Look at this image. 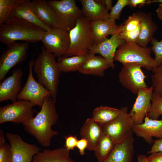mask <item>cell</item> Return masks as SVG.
<instances>
[{"label":"cell","instance_id":"1","mask_svg":"<svg viewBox=\"0 0 162 162\" xmlns=\"http://www.w3.org/2000/svg\"><path fill=\"white\" fill-rule=\"evenodd\" d=\"M56 103L51 97H46L36 116L22 124L24 130L44 147H49L52 137L58 134L57 131L52 128L56 123L58 118Z\"/></svg>","mask_w":162,"mask_h":162},{"label":"cell","instance_id":"2","mask_svg":"<svg viewBox=\"0 0 162 162\" xmlns=\"http://www.w3.org/2000/svg\"><path fill=\"white\" fill-rule=\"evenodd\" d=\"M46 31L19 18L13 17L0 27V42L8 46L18 40L37 43Z\"/></svg>","mask_w":162,"mask_h":162},{"label":"cell","instance_id":"3","mask_svg":"<svg viewBox=\"0 0 162 162\" xmlns=\"http://www.w3.org/2000/svg\"><path fill=\"white\" fill-rule=\"evenodd\" d=\"M56 56L44 47L34 61L33 70L37 76L38 82L51 93V97L56 102L60 76V70Z\"/></svg>","mask_w":162,"mask_h":162},{"label":"cell","instance_id":"4","mask_svg":"<svg viewBox=\"0 0 162 162\" xmlns=\"http://www.w3.org/2000/svg\"><path fill=\"white\" fill-rule=\"evenodd\" d=\"M90 23L84 14L78 19L75 26L69 31L70 44L64 56L86 55L88 53L95 44Z\"/></svg>","mask_w":162,"mask_h":162},{"label":"cell","instance_id":"5","mask_svg":"<svg viewBox=\"0 0 162 162\" xmlns=\"http://www.w3.org/2000/svg\"><path fill=\"white\" fill-rule=\"evenodd\" d=\"M152 52L150 47H142L136 43L126 42L117 49L114 60L123 65L134 64L152 70L156 65Z\"/></svg>","mask_w":162,"mask_h":162},{"label":"cell","instance_id":"6","mask_svg":"<svg viewBox=\"0 0 162 162\" xmlns=\"http://www.w3.org/2000/svg\"><path fill=\"white\" fill-rule=\"evenodd\" d=\"M54 12L60 28L69 31L83 13L75 0H51L47 1Z\"/></svg>","mask_w":162,"mask_h":162},{"label":"cell","instance_id":"7","mask_svg":"<svg viewBox=\"0 0 162 162\" xmlns=\"http://www.w3.org/2000/svg\"><path fill=\"white\" fill-rule=\"evenodd\" d=\"M31 102L20 100L0 107V124L7 122L22 124L34 117L33 107Z\"/></svg>","mask_w":162,"mask_h":162},{"label":"cell","instance_id":"8","mask_svg":"<svg viewBox=\"0 0 162 162\" xmlns=\"http://www.w3.org/2000/svg\"><path fill=\"white\" fill-rule=\"evenodd\" d=\"M119 115L109 123L102 126L103 133L116 144L122 140L132 131L134 124L127 106L122 107Z\"/></svg>","mask_w":162,"mask_h":162},{"label":"cell","instance_id":"9","mask_svg":"<svg viewBox=\"0 0 162 162\" xmlns=\"http://www.w3.org/2000/svg\"><path fill=\"white\" fill-rule=\"evenodd\" d=\"M0 56V82L12 68L26 59L28 49V43L15 42L8 46Z\"/></svg>","mask_w":162,"mask_h":162},{"label":"cell","instance_id":"10","mask_svg":"<svg viewBox=\"0 0 162 162\" xmlns=\"http://www.w3.org/2000/svg\"><path fill=\"white\" fill-rule=\"evenodd\" d=\"M34 60L29 62L28 74L26 82L17 96V100L29 101L41 107L46 97H51L50 92L34 79L32 74Z\"/></svg>","mask_w":162,"mask_h":162},{"label":"cell","instance_id":"11","mask_svg":"<svg viewBox=\"0 0 162 162\" xmlns=\"http://www.w3.org/2000/svg\"><path fill=\"white\" fill-rule=\"evenodd\" d=\"M41 41L45 49L56 57L64 56L70 44L69 31L59 28H51L45 32Z\"/></svg>","mask_w":162,"mask_h":162},{"label":"cell","instance_id":"12","mask_svg":"<svg viewBox=\"0 0 162 162\" xmlns=\"http://www.w3.org/2000/svg\"><path fill=\"white\" fill-rule=\"evenodd\" d=\"M146 77L141 67L133 64H123L118 75L122 85L136 94L140 90L148 87L145 82Z\"/></svg>","mask_w":162,"mask_h":162},{"label":"cell","instance_id":"13","mask_svg":"<svg viewBox=\"0 0 162 162\" xmlns=\"http://www.w3.org/2000/svg\"><path fill=\"white\" fill-rule=\"evenodd\" d=\"M5 136L10 147L13 162H32L34 156L41 150L36 145L25 142L17 134L7 133Z\"/></svg>","mask_w":162,"mask_h":162},{"label":"cell","instance_id":"14","mask_svg":"<svg viewBox=\"0 0 162 162\" xmlns=\"http://www.w3.org/2000/svg\"><path fill=\"white\" fill-rule=\"evenodd\" d=\"M120 29V25L118 26L115 33L110 38L106 37L94 44L88 52L100 54L110 63L111 68L113 69L115 68L114 58L117 49L118 47L126 42L119 35Z\"/></svg>","mask_w":162,"mask_h":162},{"label":"cell","instance_id":"15","mask_svg":"<svg viewBox=\"0 0 162 162\" xmlns=\"http://www.w3.org/2000/svg\"><path fill=\"white\" fill-rule=\"evenodd\" d=\"M12 75L5 78L0 84V102L17 100L18 94L22 89L21 78L23 75L22 69L18 68L13 70Z\"/></svg>","mask_w":162,"mask_h":162},{"label":"cell","instance_id":"16","mask_svg":"<svg viewBox=\"0 0 162 162\" xmlns=\"http://www.w3.org/2000/svg\"><path fill=\"white\" fill-rule=\"evenodd\" d=\"M154 90L152 86L140 90L129 114L133 119L134 124L143 123L149 111L151 105V99Z\"/></svg>","mask_w":162,"mask_h":162},{"label":"cell","instance_id":"17","mask_svg":"<svg viewBox=\"0 0 162 162\" xmlns=\"http://www.w3.org/2000/svg\"><path fill=\"white\" fill-rule=\"evenodd\" d=\"M134 140L132 130L122 140L115 144L109 155L101 162H133Z\"/></svg>","mask_w":162,"mask_h":162},{"label":"cell","instance_id":"18","mask_svg":"<svg viewBox=\"0 0 162 162\" xmlns=\"http://www.w3.org/2000/svg\"><path fill=\"white\" fill-rule=\"evenodd\" d=\"M144 121L133 126L132 130L136 136L143 138L149 144L153 143L152 137L162 139V120L152 119L146 116Z\"/></svg>","mask_w":162,"mask_h":162},{"label":"cell","instance_id":"19","mask_svg":"<svg viewBox=\"0 0 162 162\" xmlns=\"http://www.w3.org/2000/svg\"><path fill=\"white\" fill-rule=\"evenodd\" d=\"M82 10L90 22L106 21L110 18L103 0H80Z\"/></svg>","mask_w":162,"mask_h":162},{"label":"cell","instance_id":"20","mask_svg":"<svg viewBox=\"0 0 162 162\" xmlns=\"http://www.w3.org/2000/svg\"><path fill=\"white\" fill-rule=\"evenodd\" d=\"M111 66L110 63L101 56L89 53L79 72L81 74L99 77L104 75V71Z\"/></svg>","mask_w":162,"mask_h":162},{"label":"cell","instance_id":"21","mask_svg":"<svg viewBox=\"0 0 162 162\" xmlns=\"http://www.w3.org/2000/svg\"><path fill=\"white\" fill-rule=\"evenodd\" d=\"M141 21L140 35L136 43L140 46L147 47L154 38V35L158 29L157 24L153 20L151 13L138 11Z\"/></svg>","mask_w":162,"mask_h":162},{"label":"cell","instance_id":"22","mask_svg":"<svg viewBox=\"0 0 162 162\" xmlns=\"http://www.w3.org/2000/svg\"><path fill=\"white\" fill-rule=\"evenodd\" d=\"M103 134L102 126L92 118L87 119L80 131L81 138L88 142L87 149L94 151Z\"/></svg>","mask_w":162,"mask_h":162},{"label":"cell","instance_id":"23","mask_svg":"<svg viewBox=\"0 0 162 162\" xmlns=\"http://www.w3.org/2000/svg\"><path fill=\"white\" fill-rule=\"evenodd\" d=\"M120 25V37L126 42L136 43L141 27L140 18L138 11L129 16Z\"/></svg>","mask_w":162,"mask_h":162},{"label":"cell","instance_id":"24","mask_svg":"<svg viewBox=\"0 0 162 162\" xmlns=\"http://www.w3.org/2000/svg\"><path fill=\"white\" fill-rule=\"evenodd\" d=\"M32 8L38 18L50 28H60L53 10L45 0H33Z\"/></svg>","mask_w":162,"mask_h":162},{"label":"cell","instance_id":"25","mask_svg":"<svg viewBox=\"0 0 162 162\" xmlns=\"http://www.w3.org/2000/svg\"><path fill=\"white\" fill-rule=\"evenodd\" d=\"M12 13L13 17L24 20L45 31L51 28L38 18L32 9V2L29 0H25L13 10Z\"/></svg>","mask_w":162,"mask_h":162},{"label":"cell","instance_id":"26","mask_svg":"<svg viewBox=\"0 0 162 162\" xmlns=\"http://www.w3.org/2000/svg\"><path fill=\"white\" fill-rule=\"evenodd\" d=\"M69 152L64 147L45 149L35 155L32 162H76L70 158Z\"/></svg>","mask_w":162,"mask_h":162},{"label":"cell","instance_id":"27","mask_svg":"<svg viewBox=\"0 0 162 162\" xmlns=\"http://www.w3.org/2000/svg\"><path fill=\"white\" fill-rule=\"evenodd\" d=\"M92 33L96 44L110 35L113 34L118 26L116 20L110 19L106 21H97L90 22Z\"/></svg>","mask_w":162,"mask_h":162},{"label":"cell","instance_id":"28","mask_svg":"<svg viewBox=\"0 0 162 162\" xmlns=\"http://www.w3.org/2000/svg\"><path fill=\"white\" fill-rule=\"evenodd\" d=\"M86 55L58 57L57 62L60 70L64 73L79 71L85 61Z\"/></svg>","mask_w":162,"mask_h":162},{"label":"cell","instance_id":"29","mask_svg":"<svg viewBox=\"0 0 162 162\" xmlns=\"http://www.w3.org/2000/svg\"><path fill=\"white\" fill-rule=\"evenodd\" d=\"M121 111V108L101 106L94 110L92 118L102 126L116 118Z\"/></svg>","mask_w":162,"mask_h":162},{"label":"cell","instance_id":"30","mask_svg":"<svg viewBox=\"0 0 162 162\" xmlns=\"http://www.w3.org/2000/svg\"><path fill=\"white\" fill-rule=\"evenodd\" d=\"M115 144L107 135L103 133L94 151L98 162H101L107 158L113 149Z\"/></svg>","mask_w":162,"mask_h":162},{"label":"cell","instance_id":"31","mask_svg":"<svg viewBox=\"0 0 162 162\" xmlns=\"http://www.w3.org/2000/svg\"><path fill=\"white\" fill-rule=\"evenodd\" d=\"M25 0H0V26L13 17V10Z\"/></svg>","mask_w":162,"mask_h":162},{"label":"cell","instance_id":"32","mask_svg":"<svg viewBox=\"0 0 162 162\" xmlns=\"http://www.w3.org/2000/svg\"><path fill=\"white\" fill-rule=\"evenodd\" d=\"M150 109L147 115L150 118L157 120L162 115V96L153 92Z\"/></svg>","mask_w":162,"mask_h":162},{"label":"cell","instance_id":"33","mask_svg":"<svg viewBox=\"0 0 162 162\" xmlns=\"http://www.w3.org/2000/svg\"><path fill=\"white\" fill-rule=\"evenodd\" d=\"M0 162H13L9 144L5 142L4 132L0 129Z\"/></svg>","mask_w":162,"mask_h":162},{"label":"cell","instance_id":"34","mask_svg":"<svg viewBox=\"0 0 162 162\" xmlns=\"http://www.w3.org/2000/svg\"><path fill=\"white\" fill-rule=\"evenodd\" d=\"M152 86L154 92L162 96V64L154 67L152 70Z\"/></svg>","mask_w":162,"mask_h":162},{"label":"cell","instance_id":"35","mask_svg":"<svg viewBox=\"0 0 162 162\" xmlns=\"http://www.w3.org/2000/svg\"><path fill=\"white\" fill-rule=\"evenodd\" d=\"M150 42L151 50L154 54V59L156 67L160 66L162 64V39L159 41L154 38Z\"/></svg>","mask_w":162,"mask_h":162},{"label":"cell","instance_id":"36","mask_svg":"<svg viewBox=\"0 0 162 162\" xmlns=\"http://www.w3.org/2000/svg\"><path fill=\"white\" fill-rule=\"evenodd\" d=\"M129 0H118L116 4L112 6L109 13L110 18L115 20H119L123 8L129 6Z\"/></svg>","mask_w":162,"mask_h":162},{"label":"cell","instance_id":"37","mask_svg":"<svg viewBox=\"0 0 162 162\" xmlns=\"http://www.w3.org/2000/svg\"><path fill=\"white\" fill-rule=\"evenodd\" d=\"M64 139L65 143L64 147L67 150L70 151L73 150L76 147L78 139L76 136L69 135L68 136H65Z\"/></svg>","mask_w":162,"mask_h":162},{"label":"cell","instance_id":"38","mask_svg":"<svg viewBox=\"0 0 162 162\" xmlns=\"http://www.w3.org/2000/svg\"><path fill=\"white\" fill-rule=\"evenodd\" d=\"M162 152V139H158L154 141L153 144L148 154Z\"/></svg>","mask_w":162,"mask_h":162},{"label":"cell","instance_id":"39","mask_svg":"<svg viewBox=\"0 0 162 162\" xmlns=\"http://www.w3.org/2000/svg\"><path fill=\"white\" fill-rule=\"evenodd\" d=\"M88 146V142L86 139L81 138L80 139L78 140L76 147L78 149L80 155L82 156L84 155L85 150L87 148Z\"/></svg>","mask_w":162,"mask_h":162},{"label":"cell","instance_id":"40","mask_svg":"<svg viewBox=\"0 0 162 162\" xmlns=\"http://www.w3.org/2000/svg\"><path fill=\"white\" fill-rule=\"evenodd\" d=\"M147 157L149 162H162V152L151 154Z\"/></svg>","mask_w":162,"mask_h":162},{"label":"cell","instance_id":"41","mask_svg":"<svg viewBox=\"0 0 162 162\" xmlns=\"http://www.w3.org/2000/svg\"><path fill=\"white\" fill-rule=\"evenodd\" d=\"M147 1L146 0H129V6L131 8H134L137 6L142 7L146 4Z\"/></svg>","mask_w":162,"mask_h":162},{"label":"cell","instance_id":"42","mask_svg":"<svg viewBox=\"0 0 162 162\" xmlns=\"http://www.w3.org/2000/svg\"><path fill=\"white\" fill-rule=\"evenodd\" d=\"M156 12L158 18L162 20V4L160 3L159 4Z\"/></svg>","mask_w":162,"mask_h":162},{"label":"cell","instance_id":"43","mask_svg":"<svg viewBox=\"0 0 162 162\" xmlns=\"http://www.w3.org/2000/svg\"><path fill=\"white\" fill-rule=\"evenodd\" d=\"M138 162H149L148 157L145 155H139L137 157Z\"/></svg>","mask_w":162,"mask_h":162},{"label":"cell","instance_id":"44","mask_svg":"<svg viewBox=\"0 0 162 162\" xmlns=\"http://www.w3.org/2000/svg\"><path fill=\"white\" fill-rule=\"evenodd\" d=\"M104 4L106 6L107 10H109L111 9L112 7V1L111 0H103Z\"/></svg>","mask_w":162,"mask_h":162},{"label":"cell","instance_id":"45","mask_svg":"<svg viewBox=\"0 0 162 162\" xmlns=\"http://www.w3.org/2000/svg\"><path fill=\"white\" fill-rule=\"evenodd\" d=\"M153 3H159L162 4V0H147L146 4H150Z\"/></svg>","mask_w":162,"mask_h":162}]
</instances>
